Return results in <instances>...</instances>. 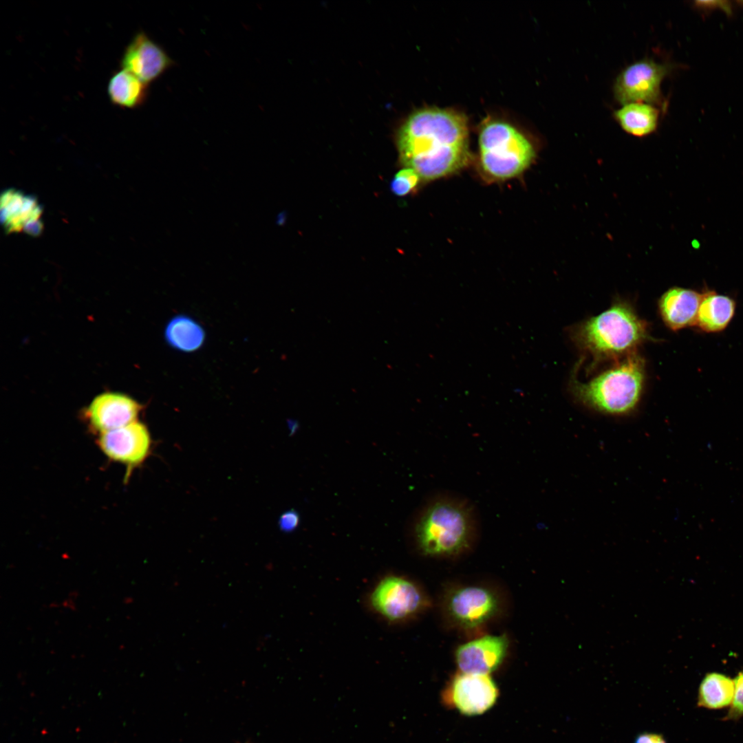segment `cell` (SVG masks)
<instances>
[{"mask_svg":"<svg viewBox=\"0 0 743 743\" xmlns=\"http://www.w3.org/2000/svg\"><path fill=\"white\" fill-rule=\"evenodd\" d=\"M420 180L421 177L415 170L405 167L393 178L391 190L398 196L407 195L417 187Z\"/></svg>","mask_w":743,"mask_h":743,"instance_id":"44dd1931","label":"cell"},{"mask_svg":"<svg viewBox=\"0 0 743 743\" xmlns=\"http://www.w3.org/2000/svg\"><path fill=\"white\" fill-rule=\"evenodd\" d=\"M400 160L431 181L456 173L469 158L467 119L450 109L428 108L410 115L396 138Z\"/></svg>","mask_w":743,"mask_h":743,"instance_id":"6da1fadb","label":"cell"},{"mask_svg":"<svg viewBox=\"0 0 743 743\" xmlns=\"http://www.w3.org/2000/svg\"><path fill=\"white\" fill-rule=\"evenodd\" d=\"M107 93L112 104L134 109L143 105L148 96V85L125 69L115 72L109 79Z\"/></svg>","mask_w":743,"mask_h":743,"instance_id":"ac0fdd59","label":"cell"},{"mask_svg":"<svg viewBox=\"0 0 743 743\" xmlns=\"http://www.w3.org/2000/svg\"><path fill=\"white\" fill-rule=\"evenodd\" d=\"M572 338L594 366L636 352L649 337L645 321L629 303L621 301L579 324L573 330Z\"/></svg>","mask_w":743,"mask_h":743,"instance_id":"3957f363","label":"cell"},{"mask_svg":"<svg viewBox=\"0 0 743 743\" xmlns=\"http://www.w3.org/2000/svg\"><path fill=\"white\" fill-rule=\"evenodd\" d=\"M734 680V696L726 716L725 721H737L743 717V670L740 671Z\"/></svg>","mask_w":743,"mask_h":743,"instance_id":"7402d4cb","label":"cell"},{"mask_svg":"<svg viewBox=\"0 0 743 743\" xmlns=\"http://www.w3.org/2000/svg\"><path fill=\"white\" fill-rule=\"evenodd\" d=\"M734 680L719 672L707 673L698 688L697 705L717 710L730 707L734 696Z\"/></svg>","mask_w":743,"mask_h":743,"instance_id":"d6986e66","label":"cell"},{"mask_svg":"<svg viewBox=\"0 0 743 743\" xmlns=\"http://www.w3.org/2000/svg\"><path fill=\"white\" fill-rule=\"evenodd\" d=\"M1 211L6 231L37 234L41 230V208L32 197L12 189L8 190L1 196Z\"/></svg>","mask_w":743,"mask_h":743,"instance_id":"9a60e30c","label":"cell"},{"mask_svg":"<svg viewBox=\"0 0 743 743\" xmlns=\"http://www.w3.org/2000/svg\"><path fill=\"white\" fill-rule=\"evenodd\" d=\"M411 523L413 542L422 554L449 558L474 546L481 522L476 506L467 497L438 491L422 504Z\"/></svg>","mask_w":743,"mask_h":743,"instance_id":"7a4b0ae2","label":"cell"},{"mask_svg":"<svg viewBox=\"0 0 743 743\" xmlns=\"http://www.w3.org/2000/svg\"><path fill=\"white\" fill-rule=\"evenodd\" d=\"M151 440L146 425L135 421L123 427L100 434L98 444L105 455L128 467L142 463L148 457Z\"/></svg>","mask_w":743,"mask_h":743,"instance_id":"30bf717a","label":"cell"},{"mask_svg":"<svg viewBox=\"0 0 743 743\" xmlns=\"http://www.w3.org/2000/svg\"><path fill=\"white\" fill-rule=\"evenodd\" d=\"M300 523L299 513L294 510H288L282 513L279 519V528L282 532H290L299 526Z\"/></svg>","mask_w":743,"mask_h":743,"instance_id":"603a6c76","label":"cell"},{"mask_svg":"<svg viewBox=\"0 0 743 743\" xmlns=\"http://www.w3.org/2000/svg\"><path fill=\"white\" fill-rule=\"evenodd\" d=\"M645 363L636 352L622 357L586 382L574 380L572 390L583 405L599 413L627 415L637 407L644 387Z\"/></svg>","mask_w":743,"mask_h":743,"instance_id":"277c9868","label":"cell"},{"mask_svg":"<svg viewBox=\"0 0 743 743\" xmlns=\"http://www.w3.org/2000/svg\"><path fill=\"white\" fill-rule=\"evenodd\" d=\"M174 64L164 49L143 32L133 37L120 61L123 69L147 85L158 78Z\"/></svg>","mask_w":743,"mask_h":743,"instance_id":"7c38bea8","label":"cell"},{"mask_svg":"<svg viewBox=\"0 0 743 743\" xmlns=\"http://www.w3.org/2000/svg\"><path fill=\"white\" fill-rule=\"evenodd\" d=\"M480 166L484 175L504 181L520 175L534 162L533 143L513 125L490 121L479 135Z\"/></svg>","mask_w":743,"mask_h":743,"instance_id":"5b68a950","label":"cell"},{"mask_svg":"<svg viewBox=\"0 0 743 743\" xmlns=\"http://www.w3.org/2000/svg\"><path fill=\"white\" fill-rule=\"evenodd\" d=\"M444 611L451 623L461 629H479L499 613L501 599L489 588L471 585L453 588L444 599Z\"/></svg>","mask_w":743,"mask_h":743,"instance_id":"8992f818","label":"cell"},{"mask_svg":"<svg viewBox=\"0 0 743 743\" xmlns=\"http://www.w3.org/2000/svg\"><path fill=\"white\" fill-rule=\"evenodd\" d=\"M736 310L735 301L715 291L702 293L695 327L706 333L724 330L732 321Z\"/></svg>","mask_w":743,"mask_h":743,"instance_id":"2e32d148","label":"cell"},{"mask_svg":"<svg viewBox=\"0 0 743 743\" xmlns=\"http://www.w3.org/2000/svg\"><path fill=\"white\" fill-rule=\"evenodd\" d=\"M702 297V293L681 287H673L664 292L658 305L666 326L673 331L694 327Z\"/></svg>","mask_w":743,"mask_h":743,"instance_id":"5bb4252c","label":"cell"},{"mask_svg":"<svg viewBox=\"0 0 743 743\" xmlns=\"http://www.w3.org/2000/svg\"><path fill=\"white\" fill-rule=\"evenodd\" d=\"M370 603L379 615L394 623L412 618L429 605L418 585L398 576L380 580L371 593Z\"/></svg>","mask_w":743,"mask_h":743,"instance_id":"52a82bcc","label":"cell"},{"mask_svg":"<svg viewBox=\"0 0 743 743\" xmlns=\"http://www.w3.org/2000/svg\"><path fill=\"white\" fill-rule=\"evenodd\" d=\"M695 6L702 9L720 8L727 14L732 12L731 6L725 1H698L695 2Z\"/></svg>","mask_w":743,"mask_h":743,"instance_id":"cb8c5ba5","label":"cell"},{"mask_svg":"<svg viewBox=\"0 0 743 743\" xmlns=\"http://www.w3.org/2000/svg\"><path fill=\"white\" fill-rule=\"evenodd\" d=\"M659 117L660 110L654 105L640 102L624 104L614 112V118L622 129L636 137L654 132Z\"/></svg>","mask_w":743,"mask_h":743,"instance_id":"e0dca14e","label":"cell"},{"mask_svg":"<svg viewBox=\"0 0 743 743\" xmlns=\"http://www.w3.org/2000/svg\"><path fill=\"white\" fill-rule=\"evenodd\" d=\"M142 406L132 398L118 392H106L94 398L84 414L89 427L100 434L135 421Z\"/></svg>","mask_w":743,"mask_h":743,"instance_id":"8fae6325","label":"cell"},{"mask_svg":"<svg viewBox=\"0 0 743 743\" xmlns=\"http://www.w3.org/2000/svg\"><path fill=\"white\" fill-rule=\"evenodd\" d=\"M165 338L171 347L182 352H192L203 345L205 334L202 326L194 319L178 315L168 323Z\"/></svg>","mask_w":743,"mask_h":743,"instance_id":"ffe728a7","label":"cell"},{"mask_svg":"<svg viewBox=\"0 0 743 743\" xmlns=\"http://www.w3.org/2000/svg\"><path fill=\"white\" fill-rule=\"evenodd\" d=\"M634 743H667L663 736L654 733H643L638 735Z\"/></svg>","mask_w":743,"mask_h":743,"instance_id":"d4e9b609","label":"cell"},{"mask_svg":"<svg viewBox=\"0 0 743 743\" xmlns=\"http://www.w3.org/2000/svg\"><path fill=\"white\" fill-rule=\"evenodd\" d=\"M508 648L506 636L487 635L459 646L455 660L461 672L488 675L502 664Z\"/></svg>","mask_w":743,"mask_h":743,"instance_id":"4fadbf2b","label":"cell"},{"mask_svg":"<svg viewBox=\"0 0 743 743\" xmlns=\"http://www.w3.org/2000/svg\"><path fill=\"white\" fill-rule=\"evenodd\" d=\"M498 689L488 675L456 674L445 689L442 698L446 705L467 715L483 713L495 702Z\"/></svg>","mask_w":743,"mask_h":743,"instance_id":"9c48e42d","label":"cell"},{"mask_svg":"<svg viewBox=\"0 0 743 743\" xmlns=\"http://www.w3.org/2000/svg\"><path fill=\"white\" fill-rule=\"evenodd\" d=\"M670 71L671 65L652 59L636 61L617 76L613 87L614 97L622 105L634 102L659 105L661 84Z\"/></svg>","mask_w":743,"mask_h":743,"instance_id":"ba28073f","label":"cell"},{"mask_svg":"<svg viewBox=\"0 0 743 743\" xmlns=\"http://www.w3.org/2000/svg\"><path fill=\"white\" fill-rule=\"evenodd\" d=\"M739 3H740L742 6H743V1H739Z\"/></svg>","mask_w":743,"mask_h":743,"instance_id":"484cf974","label":"cell"}]
</instances>
